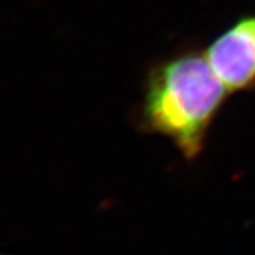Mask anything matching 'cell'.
<instances>
[{"instance_id": "obj_1", "label": "cell", "mask_w": 255, "mask_h": 255, "mask_svg": "<svg viewBox=\"0 0 255 255\" xmlns=\"http://www.w3.org/2000/svg\"><path fill=\"white\" fill-rule=\"evenodd\" d=\"M231 92L206 51L190 46L152 63L135 111V128L169 139L189 163L203 153L214 121Z\"/></svg>"}, {"instance_id": "obj_2", "label": "cell", "mask_w": 255, "mask_h": 255, "mask_svg": "<svg viewBox=\"0 0 255 255\" xmlns=\"http://www.w3.org/2000/svg\"><path fill=\"white\" fill-rule=\"evenodd\" d=\"M206 55L231 94L255 91V13L240 16L220 33Z\"/></svg>"}]
</instances>
